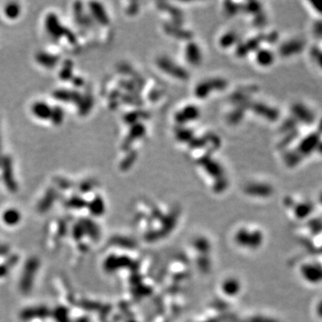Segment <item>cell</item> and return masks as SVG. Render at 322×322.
Wrapping results in <instances>:
<instances>
[{
  "label": "cell",
  "instance_id": "6da1fadb",
  "mask_svg": "<svg viewBox=\"0 0 322 322\" xmlns=\"http://www.w3.org/2000/svg\"><path fill=\"white\" fill-rule=\"evenodd\" d=\"M45 27L49 36L55 39L59 40L64 37L67 28L64 27L60 23L58 15L54 13H49L45 19Z\"/></svg>",
  "mask_w": 322,
  "mask_h": 322
},
{
  "label": "cell",
  "instance_id": "7a4b0ae2",
  "mask_svg": "<svg viewBox=\"0 0 322 322\" xmlns=\"http://www.w3.org/2000/svg\"><path fill=\"white\" fill-rule=\"evenodd\" d=\"M1 168H2V176L5 182V186L11 192L17 190V184L15 182L13 171V162L10 156L2 157L1 161Z\"/></svg>",
  "mask_w": 322,
  "mask_h": 322
},
{
  "label": "cell",
  "instance_id": "3957f363",
  "mask_svg": "<svg viewBox=\"0 0 322 322\" xmlns=\"http://www.w3.org/2000/svg\"><path fill=\"white\" fill-rule=\"evenodd\" d=\"M54 98L58 99L59 101L65 103H73L76 106L80 102L82 98V94L79 93L78 91L75 90H66V89H59L54 92Z\"/></svg>",
  "mask_w": 322,
  "mask_h": 322
},
{
  "label": "cell",
  "instance_id": "277c9868",
  "mask_svg": "<svg viewBox=\"0 0 322 322\" xmlns=\"http://www.w3.org/2000/svg\"><path fill=\"white\" fill-rule=\"evenodd\" d=\"M35 59L40 65L44 66L46 68L52 69L56 67L57 64L59 63L60 57L44 51H39L36 54Z\"/></svg>",
  "mask_w": 322,
  "mask_h": 322
},
{
  "label": "cell",
  "instance_id": "5b68a950",
  "mask_svg": "<svg viewBox=\"0 0 322 322\" xmlns=\"http://www.w3.org/2000/svg\"><path fill=\"white\" fill-rule=\"evenodd\" d=\"M51 110L52 107H50L49 104L43 101L35 102L32 107V111L33 113V115L41 120L49 119L51 115Z\"/></svg>",
  "mask_w": 322,
  "mask_h": 322
},
{
  "label": "cell",
  "instance_id": "8992f818",
  "mask_svg": "<svg viewBox=\"0 0 322 322\" xmlns=\"http://www.w3.org/2000/svg\"><path fill=\"white\" fill-rule=\"evenodd\" d=\"M94 104V98L91 93H86L82 96L80 102L77 105L78 114L82 117H85L88 115L91 109L93 108Z\"/></svg>",
  "mask_w": 322,
  "mask_h": 322
},
{
  "label": "cell",
  "instance_id": "52a82bcc",
  "mask_svg": "<svg viewBox=\"0 0 322 322\" xmlns=\"http://www.w3.org/2000/svg\"><path fill=\"white\" fill-rule=\"evenodd\" d=\"M90 10L92 15L98 21L100 25H106L108 24V17L103 8L102 5L97 2L90 3Z\"/></svg>",
  "mask_w": 322,
  "mask_h": 322
},
{
  "label": "cell",
  "instance_id": "ba28073f",
  "mask_svg": "<svg viewBox=\"0 0 322 322\" xmlns=\"http://www.w3.org/2000/svg\"><path fill=\"white\" fill-rule=\"evenodd\" d=\"M73 63L72 60L66 59L60 69L59 77L64 82L71 81L73 77Z\"/></svg>",
  "mask_w": 322,
  "mask_h": 322
},
{
  "label": "cell",
  "instance_id": "9c48e42d",
  "mask_svg": "<svg viewBox=\"0 0 322 322\" xmlns=\"http://www.w3.org/2000/svg\"><path fill=\"white\" fill-rule=\"evenodd\" d=\"M4 12L7 18L11 20L16 19L19 16L21 12L19 4L16 2H10L5 5Z\"/></svg>",
  "mask_w": 322,
  "mask_h": 322
},
{
  "label": "cell",
  "instance_id": "30bf717a",
  "mask_svg": "<svg viewBox=\"0 0 322 322\" xmlns=\"http://www.w3.org/2000/svg\"><path fill=\"white\" fill-rule=\"evenodd\" d=\"M64 112L63 108L60 106H55L52 107L51 110V115H50V120L51 122L55 126H60L64 121Z\"/></svg>",
  "mask_w": 322,
  "mask_h": 322
},
{
  "label": "cell",
  "instance_id": "8fae6325",
  "mask_svg": "<svg viewBox=\"0 0 322 322\" xmlns=\"http://www.w3.org/2000/svg\"><path fill=\"white\" fill-rule=\"evenodd\" d=\"M73 13H74V20L79 26H83L85 14L83 12V5L82 2H75L73 5Z\"/></svg>",
  "mask_w": 322,
  "mask_h": 322
},
{
  "label": "cell",
  "instance_id": "7c38bea8",
  "mask_svg": "<svg viewBox=\"0 0 322 322\" xmlns=\"http://www.w3.org/2000/svg\"><path fill=\"white\" fill-rule=\"evenodd\" d=\"M309 9L313 12V14L322 17V1H314V2H308Z\"/></svg>",
  "mask_w": 322,
  "mask_h": 322
},
{
  "label": "cell",
  "instance_id": "4fadbf2b",
  "mask_svg": "<svg viewBox=\"0 0 322 322\" xmlns=\"http://www.w3.org/2000/svg\"><path fill=\"white\" fill-rule=\"evenodd\" d=\"M4 219L6 221V223L7 222L14 223V222H16L17 220H19V214L15 210H6L5 215H4Z\"/></svg>",
  "mask_w": 322,
  "mask_h": 322
},
{
  "label": "cell",
  "instance_id": "5bb4252c",
  "mask_svg": "<svg viewBox=\"0 0 322 322\" xmlns=\"http://www.w3.org/2000/svg\"><path fill=\"white\" fill-rule=\"evenodd\" d=\"M64 37L67 39V40L70 42V44L74 45L77 43V38H76V36H75V34L73 33V32H72L71 30H69L68 28H67V31H66V32H65Z\"/></svg>",
  "mask_w": 322,
  "mask_h": 322
},
{
  "label": "cell",
  "instance_id": "9a60e30c",
  "mask_svg": "<svg viewBox=\"0 0 322 322\" xmlns=\"http://www.w3.org/2000/svg\"><path fill=\"white\" fill-rule=\"evenodd\" d=\"M55 182H56L57 184H59V186H61L62 188H65V189L69 188L70 186L72 185V183H71L70 181L65 179V178H62V177H57V178L55 179Z\"/></svg>",
  "mask_w": 322,
  "mask_h": 322
},
{
  "label": "cell",
  "instance_id": "2e32d148",
  "mask_svg": "<svg viewBox=\"0 0 322 322\" xmlns=\"http://www.w3.org/2000/svg\"><path fill=\"white\" fill-rule=\"evenodd\" d=\"M71 81H72V83L75 87H82L84 84L83 79L82 77H79V76H73Z\"/></svg>",
  "mask_w": 322,
  "mask_h": 322
},
{
  "label": "cell",
  "instance_id": "e0dca14e",
  "mask_svg": "<svg viewBox=\"0 0 322 322\" xmlns=\"http://www.w3.org/2000/svg\"><path fill=\"white\" fill-rule=\"evenodd\" d=\"M2 151V140H1V132H0V153Z\"/></svg>",
  "mask_w": 322,
  "mask_h": 322
},
{
  "label": "cell",
  "instance_id": "ac0fdd59",
  "mask_svg": "<svg viewBox=\"0 0 322 322\" xmlns=\"http://www.w3.org/2000/svg\"><path fill=\"white\" fill-rule=\"evenodd\" d=\"M1 161H2V157H0V166H1Z\"/></svg>",
  "mask_w": 322,
  "mask_h": 322
}]
</instances>
